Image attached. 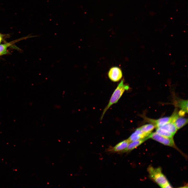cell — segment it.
Masks as SVG:
<instances>
[{
	"mask_svg": "<svg viewBox=\"0 0 188 188\" xmlns=\"http://www.w3.org/2000/svg\"><path fill=\"white\" fill-rule=\"evenodd\" d=\"M124 82V80H122L114 91L108 104L103 110L101 120L102 119L105 113L109 108L113 104L116 103L125 91L129 89V86L125 84Z\"/></svg>",
	"mask_w": 188,
	"mask_h": 188,
	"instance_id": "cell-1",
	"label": "cell"
},
{
	"mask_svg": "<svg viewBox=\"0 0 188 188\" xmlns=\"http://www.w3.org/2000/svg\"><path fill=\"white\" fill-rule=\"evenodd\" d=\"M150 178L161 187L168 182L165 176L162 173L160 167L154 168L151 166L148 168Z\"/></svg>",
	"mask_w": 188,
	"mask_h": 188,
	"instance_id": "cell-2",
	"label": "cell"
},
{
	"mask_svg": "<svg viewBox=\"0 0 188 188\" xmlns=\"http://www.w3.org/2000/svg\"><path fill=\"white\" fill-rule=\"evenodd\" d=\"M148 137L164 145L176 148L173 138H169L162 136L156 132L151 133Z\"/></svg>",
	"mask_w": 188,
	"mask_h": 188,
	"instance_id": "cell-3",
	"label": "cell"
},
{
	"mask_svg": "<svg viewBox=\"0 0 188 188\" xmlns=\"http://www.w3.org/2000/svg\"><path fill=\"white\" fill-rule=\"evenodd\" d=\"M171 117V121L174 123L177 130L181 128L188 123L187 119L179 116L176 110L174 111Z\"/></svg>",
	"mask_w": 188,
	"mask_h": 188,
	"instance_id": "cell-4",
	"label": "cell"
},
{
	"mask_svg": "<svg viewBox=\"0 0 188 188\" xmlns=\"http://www.w3.org/2000/svg\"><path fill=\"white\" fill-rule=\"evenodd\" d=\"M130 142L127 139L119 143L113 147L110 146L107 150L108 152L112 153H121L127 147Z\"/></svg>",
	"mask_w": 188,
	"mask_h": 188,
	"instance_id": "cell-5",
	"label": "cell"
},
{
	"mask_svg": "<svg viewBox=\"0 0 188 188\" xmlns=\"http://www.w3.org/2000/svg\"><path fill=\"white\" fill-rule=\"evenodd\" d=\"M108 76L112 81L116 82L119 81L122 77V73L121 69L117 67L111 68L109 70Z\"/></svg>",
	"mask_w": 188,
	"mask_h": 188,
	"instance_id": "cell-6",
	"label": "cell"
},
{
	"mask_svg": "<svg viewBox=\"0 0 188 188\" xmlns=\"http://www.w3.org/2000/svg\"><path fill=\"white\" fill-rule=\"evenodd\" d=\"M145 118L147 121L154 124L156 128L171 121V116L162 117L157 120Z\"/></svg>",
	"mask_w": 188,
	"mask_h": 188,
	"instance_id": "cell-7",
	"label": "cell"
},
{
	"mask_svg": "<svg viewBox=\"0 0 188 188\" xmlns=\"http://www.w3.org/2000/svg\"><path fill=\"white\" fill-rule=\"evenodd\" d=\"M149 138L148 137L141 139L138 140L130 142L127 148L121 153L129 152L136 148Z\"/></svg>",
	"mask_w": 188,
	"mask_h": 188,
	"instance_id": "cell-8",
	"label": "cell"
},
{
	"mask_svg": "<svg viewBox=\"0 0 188 188\" xmlns=\"http://www.w3.org/2000/svg\"><path fill=\"white\" fill-rule=\"evenodd\" d=\"M31 37H32V36H28L27 37L15 40L5 44H0V56L6 54L7 53L8 48L14 44L19 41L21 40Z\"/></svg>",
	"mask_w": 188,
	"mask_h": 188,
	"instance_id": "cell-9",
	"label": "cell"
},
{
	"mask_svg": "<svg viewBox=\"0 0 188 188\" xmlns=\"http://www.w3.org/2000/svg\"><path fill=\"white\" fill-rule=\"evenodd\" d=\"M157 128L166 131L174 135L177 130L174 123L171 121Z\"/></svg>",
	"mask_w": 188,
	"mask_h": 188,
	"instance_id": "cell-10",
	"label": "cell"
},
{
	"mask_svg": "<svg viewBox=\"0 0 188 188\" xmlns=\"http://www.w3.org/2000/svg\"><path fill=\"white\" fill-rule=\"evenodd\" d=\"M155 127L154 124H149L142 126L139 128L143 132L150 134Z\"/></svg>",
	"mask_w": 188,
	"mask_h": 188,
	"instance_id": "cell-11",
	"label": "cell"
},
{
	"mask_svg": "<svg viewBox=\"0 0 188 188\" xmlns=\"http://www.w3.org/2000/svg\"><path fill=\"white\" fill-rule=\"evenodd\" d=\"M178 106L181 109L185 111L186 113H187L188 101L184 100H180L178 101L177 104Z\"/></svg>",
	"mask_w": 188,
	"mask_h": 188,
	"instance_id": "cell-12",
	"label": "cell"
},
{
	"mask_svg": "<svg viewBox=\"0 0 188 188\" xmlns=\"http://www.w3.org/2000/svg\"><path fill=\"white\" fill-rule=\"evenodd\" d=\"M156 132L161 136L169 138H173L174 136L166 131L158 128H156Z\"/></svg>",
	"mask_w": 188,
	"mask_h": 188,
	"instance_id": "cell-13",
	"label": "cell"
},
{
	"mask_svg": "<svg viewBox=\"0 0 188 188\" xmlns=\"http://www.w3.org/2000/svg\"><path fill=\"white\" fill-rule=\"evenodd\" d=\"M146 138V137L143 136L138 134L134 132L131 135L128 139L130 142H131L143 139Z\"/></svg>",
	"mask_w": 188,
	"mask_h": 188,
	"instance_id": "cell-14",
	"label": "cell"
},
{
	"mask_svg": "<svg viewBox=\"0 0 188 188\" xmlns=\"http://www.w3.org/2000/svg\"><path fill=\"white\" fill-rule=\"evenodd\" d=\"M162 188H172V187L171 185L168 182L162 186L161 187Z\"/></svg>",
	"mask_w": 188,
	"mask_h": 188,
	"instance_id": "cell-15",
	"label": "cell"
},
{
	"mask_svg": "<svg viewBox=\"0 0 188 188\" xmlns=\"http://www.w3.org/2000/svg\"><path fill=\"white\" fill-rule=\"evenodd\" d=\"M2 36V34H1V33H0V38H1Z\"/></svg>",
	"mask_w": 188,
	"mask_h": 188,
	"instance_id": "cell-16",
	"label": "cell"
}]
</instances>
